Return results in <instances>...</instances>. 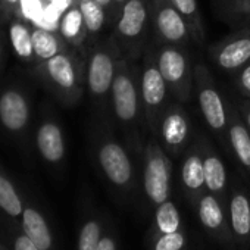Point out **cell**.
I'll list each match as a JSON object with an SVG mask.
<instances>
[{
    "label": "cell",
    "mask_w": 250,
    "mask_h": 250,
    "mask_svg": "<svg viewBox=\"0 0 250 250\" xmlns=\"http://www.w3.org/2000/svg\"><path fill=\"white\" fill-rule=\"evenodd\" d=\"M152 28V0H128L113 27V40L122 58H140Z\"/></svg>",
    "instance_id": "cell-1"
},
{
    "label": "cell",
    "mask_w": 250,
    "mask_h": 250,
    "mask_svg": "<svg viewBox=\"0 0 250 250\" xmlns=\"http://www.w3.org/2000/svg\"><path fill=\"white\" fill-rule=\"evenodd\" d=\"M109 99L113 116L119 124L125 125V127H134V125L140 124L143 118L140 72L134 61L125 58L119 59Z\"/></svg>",
    "instance_id": "cell-2"
},
{
    "label": "cell",
    "mask_w": 250,
    "mask_h": 250,
    "mask_svg": "<svg viewBox=\"0 0 250 250\" xmlns=\"http://www.w3.org/2000/svg\"><path fill=\"white\" fill-rule=\"evenodd\" d=\"M155 56L169 94L181 103L188 102L194 90V69H191L184 49L175 44H162L155 52Z\"/></svg>",
    "instance_id": "cell-3"
},
{
    "label": "cell",
    "mask_w": 250,
    "mask_h": 250,
    "mask_svg": "<svg viewBox=\"0 0 250 250\" xmlns=\"http://www.w3.org/2000/svg\"><path fill=\"white\" fill-rule=\"evenodd\" d=\"M168 94L169 90L158 68L155 50H147L145 56V66L140 71V96L143 119L153 133H156L159 118L167 107Z\"/></svg>",
    "instance_id": "cell-4"
},
{
    "label": "cell",
    "mask_w": 250,
    "mask_h": 250,
    "mask_svg": "<svg viewBox=\"0 0 250 250\" xmlns=\"http://www.w3.org/2000/svg\"><path fill=\"white\" fill-rule=\"evenodd\" d=\"M172 164L158 140H150L145 147L143 187L146 197L158 206L171 197Z\"/></svg>",
    "instance_id": "cell-5"
},
{
    "label": "cell",
    "mask_w": 250,
    "mask_h": 250,
    "mask_svg": "<svg viewBox=\"0 0 250 250\" xmlns=\"http://www.w3.org/2000/svg\"><path fill=\"white\" fill-rule=\"evenodd\" d=\"M194 91L206 125L221 136L228 127V103L222 99L205 65L194 66Z\"/></svg>",
    "instance_id": "cell-6"
},
{
    "label": "cell",
    "mask_w": 250,
    "mask_h": 250,
    "mask_svg": "<svg viewBox=\"0 0 250 250\" xmlns=\"http://www.w3.org/2000/svg\"><path fill=\"white\" fill-rule=\"evenodd\" d=\"M97 161L104 177L115 188L128 191L134 186L136 168L122 143L115 139L103 140L97 150Z\"/></svg>",
    "instance_id": "cell-7"
},
{
    "label": "cell",
    "mask_w": 250,
    "mask_h": 250,
    "mask_svg": "<svg viewBox=\"0 0 250 250\" xmlns=\"http://www.w3.org/2000/svg\"><path fill=\"white\" fill-rule=\"evenodd\" d=\"M121 58L122 55L113 37H110L104 46L93 52L87 65V87L91 96L97 99L110 97L112 83Z\"/></svg>",
    "instance_id": "cell-8"
},
{
    "label": "cell",
    "mask_w": 250,
    "mask_h": 250,
    "mask_svg": "<svg viewBox=\"0 0 250 250\" xmlns=\"http://www.w3.org/2000/svg\"><path fill=\"white\" fill-rule=\"evenodd\" d=\"M158 142L171 156H178L191 137V122L183 106L168 104L158 122Z\"/></svg>",
    "instance_id": "cell-9"
},
{
    "label": "cell",
    "mask_w": 250,
    "mask_h": 250,
    "mask_svg": "<svg viewBox=\"0 0 250 250\" xmlns=\"http://www.w3.org/2000/svg\"><path fill=\"white\" fill-rule=\"evenodd\" d=\"M152 28L162 44L183 47L193 40L187 21L171 0H152Z\"/></svg>",
    "instance_id": "cell-10"
},
{
    "label": "cell",
    "mask_w": 250,
    "mask_h": 250,
    "mask_svg": "<svg viewBox=\"0 0 250 250\" xmlns=\"http://www.w3.org/2000/svg\"><path fill=\"white\" fill-rule=\"evenodd\" d=\"M215 65L222 71H240L250 62V27L218 42L209 50Z\"/></svg>",
    "instance_id": "cell-11"
},
{
    "label": "cell",
    "mask_w": 250,
    "mask_h": 250,
    "mask_svg": "<svg viewBox=\"0 0 250 250\" xmlns=\"http://www.w3.org/2000/svg\"><path fill=\"white\" fill-rule=\"evenodd\" d=\"M196 212L199 216V221L202 227L206 229V232L221 243H231L232 234L229 228V221L225 216L222 199L218 196L205 191L196 202Z\"/></svg>",
    "instance_id": "cell-12"
},
{
    "label": "cell",
    "mask_w": 250,
    "mask_h": 250,
    "mask_svg": "<svg viewBox=\"0 0 250 250\" xmlns=\"http://www.w3.org/2000/svg\"><path fill=\"white\" fill-rule=\"evenodd\" d=\"M228 145L243 167L244 171L250 174V131L244 124L237 107L228 104V127H227Z\"/></svg>",
    "instance_id": "cell-13"
},
{
    "label": "cell",
    "mask_w": 250,
    "mask_h": 250,
    "mask_svg": "<svg viewBox=\"0 0 250 250\" xmlns=\"http://www.w3.org/2000/svg\"><path fill=\"white\" fill-rule=\"evenodd\" d=\"M228 221L232 240L240 246L250 244V197L241 191L234 190L228 203Z\"/></svg>",
    "instance_id": "cell-14"
},
{
    "label": "cell",
    "mask_w": 250,
    "mask_h": 250,
    "mask_svg": "<svg viewBox=\"0 0 250 250\" xmlns=\"http://www.w3.org/2000/svg\"><path fill=\"white\" fill-rule=\"evenodd\" d=\"M181 184L188 197L196 202L205 191V171H203V156L200 145L191 147L181 165Z\"/></svg>",
    "instance_id": "cell-15"
},
{
    "label": "cell",
    "mask_w": 250,
    "mask_h": 250,
    "mask_svg": "<svg viewBox=\"0 0 250 250\" xmlns=\"http://www.w3.org/2000/svg\"><path fill=\"white\" fill-rule=\"evenodd\" d=\"M202 156H203V171H205V187L206 191L218 196L219 199H224L227 184H228V175L227 168L219 158V155L206 143L200 145Z\"/></svg>",
    "instance_id": "cell-16"
},
{
    "label": "cell",
    "mask_w": 250,
    "mask_h": 250,
    "mask_svg": "<svg viewBox=\"0 0 250 250\" xmlns=\"http://www.w3.org/2000/svg\"><path fill=\"white\" fill-rule=\"evenodd\" d=\"M0 118L11 130H20L24 127L28 118V107L21 94L8 91L2 96L0 99Z\"/></svg>",
    "instance_id": "cell-17"
},
{
    "label": "cell",
    "mask_w": 250,
    "mask_h": 250,
    "mask_svg": "<svg viewBox=\"0 0 250 250\" xmlns=\"http://www.w3.org/2000/svg\"><path fill=\"white\" fill-rule=\"evenodd\" d=\"M47 72L50 78L63 90H74L78 83L75 65L66 55L58 53L56 56L50 58L47 61Z\"/></svg>",
    "instance_id": "cell-18"
},
{
    "label": "cell",
    "mask_w": 250,
    "mask_h": 250,
    "mask_svg": "<svg viewBox=\"0 0 250 250\" xmlns=\"http://www.w3.org/2000/svg\"><path fill=\"white\" fill-rule=\"evenodd\" d=\"M37 143H39V149L42 155L47 161L58 162L63 158V153H65L63 139H62V133L58 125L55 124L43 125L39 131Z\"/></svg>",
    "instance_id": "cell-19"
},
{
    "label": "cell",
    "mask_w": 250,
    "mask_h": 250,
    "mask_svg": "<svg viewBox=\"0 0 250 250\" xmlns=\"http://www.w3.org/2000/svg\"><path fill=\"white\" fill-rule=\"evenodd\" d=\"M222 20L232 27H250V0H215Z\"/></svg>",
    "instance_id": "cell-20"
},
{
    "label": "cell",
    "mask_w": 250,
    "mask_h": 250,
    "mask_svg": "<svg viewBox=\"0 0 250 250\" xmlns=\"http://www.w3.org/2000/svg\"><path fill=\"white\" fill-rule=\"evenodd\" d=\"M181 229V215L175 203L169 199L156 206L155 219H153V231L158 234H168Z\"/></svg>",
    "instance_id": "cell-21"
},
{
    "label": "cell",
    "mask_w": 250,
    "mask_h": 250,
    "mask_svg": "<svg viewBox=\"0 0 250 250\" xmlns=\"http://www.w3.org/2000/svg\"><path fill=\"white\" fill-rule=\"evenodd\" d=\"M24 229L28 238H31L42 250H47L52 244L50 231L43 219V216L34 209H27L24 212Z\"/></svg>",
    "instance_id": "cell-22"
},
{
    "label": "cell",
    "mask_w": 250,
    "mask_h": 250,
    "mask_svg": "<svg viewBox=\"0 0 250 250\" xmlns=\"http://www.w3.org/2000/svg\"><path fill=\"white\" fill-rule=\"evenodd\" d=\"M171 3L187 21L193 40L197 43H202L205 39V30H203V21H202L199 6H197V0H171Z\"/></svg>",
    "instance_id": "cell-23"
},
{
    "label": "cell",
    "mask_w": 250,
    "mask_h": 250,
    "mask_svg": "<svg viewBox=\"0 0 250 250\" xmlns=\"http://www.w3.org/2000/svg\"><path fill=\"white\" fill-rule=\"evenodd\" d=\"M80 9L83 12L84 24L87 28V33L91 36L99 34L107 21V11L103 8L96 0H80Z\"/></svg>",
    "instance_id": "cell-24"
},
{
    "label": "cell",
    "mask_w": 250,
    "mask_h": 250,
    "mask_svg": "<svg viewBox=\"0 0 250 250\" xmlns=\"http://www.w3.org/2000/svg\"><path fill=\"white\" fill-rule=\"evenodd\" d=\"M61 33L69 42H81L85 37L87 28L80 6H72L63 14L61 20Z\"/></svg>",
    "instance_id": "cell-25"
},
{
    "label": "cell",
    "mask_w": 250,
    "mask_h": 250,
    "mask_svg": "<svg viewBox=\"0 0 250 250\" xmlns=\"http://www.w3.org/2000/svg\"><path fill=\"white\" fill-rule=\"evenodd\" d=\"M33 47L34 53L42 59H50L59 53L58 39L44 28H37L33 34Z\"/></svg>",
    "instance_id": "cell-26"
},
{
    "label": "cell",
    "mask_w": 250,
    "mask_h": 250,
    "mask_svg": "<svg viewBox=\"0 0 250 250\" xmlns=\"http://www.w3.org/2000/svg\"><path fill=\"white\" fill-rule=\"evenodd\" d=\"M102 238V227L99 221L90 219L84 224L78 238V250H97Z\"/></svg>",
    "instance_id": "cell-27"
},
{
    "label": "cell",
    "mask_w": 250,
    "mask_h": 250,
    "mask_svg": "<svg viewBox=\"0 0 250 250\" xmlns=\"http://www.w3.org/2000/svg\"><path fill=\"white\" fill-rule=\"evenodd\" d=\"M11 40H12V44L15 47V52L20 56L28 58L34 52L33 36L30 34V31L25 27H22L20 24H14L11 27Z\"/></svg>",
    "instance_id": "cell-28"
},
{
    "label": "cell",
    "mask_w": 250,
    "mask_h": 250,
    "mask_svg": "<svg viewBox=\"0 0 250 250\" xmlns=\"http://www.w3.org/2000/svg\"><path fill=\"white\" fill-rule=\"evenodd\" d=\"M0 208H3L8 213L17 216L21 213V200L17 196L12 184L5 180L3 177H0Z\"/></svg>",
    "instance_id": "cell-29"
},
{
    "label": "cell",
    "mask_w": 250,
    "mask_h": 250,
    "mask_svg": "<svg viewBox=\"0 0 250 250\" xmlns=\"http://www.w3.org/2000/svg\"><path fill=\"white\" fill-rule=\"evenodd\" d=\"M187 244V235L180 231L168 232V234H158L155 235L152 250H184Z\"/></svg>",
    "instance_id": "cell-30"
},
{
    "label": "cell",
    "mask_w": 250,
    "mask_h": 250,
    "mask_svg": "<svg viewBox=\"0 0 250 250\" xmlns=\"http://www.w3.org/2000/svg\"><path fill=\"white\" fill-rule=\"evenodd\" d=\"M21 8H22V14L28 20L40 21L43 17L40 0H21Z\"/></svg>",
    "instance_id": "cell-31"
},
{
    "label": "cell",
    "mask_w": 250,
    "mask_h": 250,
    "mask_svg": "<svg viewBox=\"0 0 250 250\" xmlns=\"http://www.w3.org/2000/svg\"><path fill=\"white\" fill-rule=\"evenodd\" d=\"M238 87L244 97L250 100V62L244 65L238 72Z\"/></svg>",
    "instance_id": "cell-32"
},
{
    "label": "cell",
    "mask_w": 250,
    "mask_h": 250,
    "mask_svg": "<svg viewBox=\"0 0 250 250\" xmlns=\"http://www.w3.org/2000/svg\"><path fill=\"white\" fill-rule=\"evenodd\" d=\"M97 250H118V244H116L115 237H112L110 234L102 235L99 246H97Z\"/></svg>",
    "instance_id": "cell-33"
},
{
    "label": "cell",
    "mask_w": 250,
    "mask_h": 250,
    "mask_svg": "<svg viewBox=\"0 0 250 250\" xmlns=\"http://www.w3.org/2000/svg\"><path fill=\"white\" fill-rule=\"evenodd\" d=\"M15 250H42L31 238L25 237H20L15 243Z\"/></svg>",
    "instance_id": "cell-34"
},
{
    "label": "cell",
    "mask_w": 250,
    "mask_h": 250,
    "mask_svg": "<svg viewBox=\"0 0 250 250\" xmlns=\"http://www.w3.org/2000/svg\"><path fill=\"white\" fill-rule=\"evenodd\" d=\"M238 112H240L244 124L247 125V128L250 131V102H241L240 107H238Z\"/></svg>",
    "instance_id": "cell-35"
},
{
    "label": "cell",
    "mask_w": 250,
    "mask_h": 250,
    "mask_svg": "<svg viewBox=\"0 0 250 250\" xmlns=\"http://www.w3.org/2000/svg\"><path fill=\"white\" fill-rule=\"evenodd\" d=\"M127 2H128V0H113V6H115V11L118 14V18H119V14H121L122 6L127 3Z\"/></svg>",
    "instance_id": "cell-36"
},
{
    "label": "cell",
    "mask_w": 250,
    "mask_h": 250,
    "mask_svg": "<svg viewBox=\"0 0 250 250\" xmlns=\"http://www.w3.org/2000/svg\"><path fill=\"white\" fill-rule=\"evenodd\" d=\"M8 2H9V3H17L18 0H8Z\"/></svg>",
    "instance_id": "cell-37"
}]
</instances>
